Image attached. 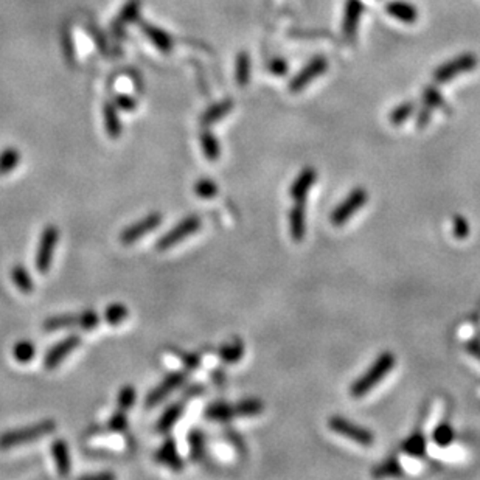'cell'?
Returning a JSON list of instances; mask_svg holds the SVG:
<instances>
[{
  "mask_svg": "<svg viewBox=\"0 0 480 480\" xmlns=\"http://www.w3.org/2000/svg\"><path fill=\"white\" fill-rule=\"evenodd\" d=\"M397 364V358L393 356L390 351H385V353H381L378 359L373 362V365L368 368V370L361 376V378L356 380L353 385L350 387V395L353 398H362L367 393H370L376 385H378L385 376H387L393 367Z\"/></svg>",
  "mask_w": 480,
  "mask_h": 480,
  "instance_id": "6da1fadb",
  "label": "cell"
},
{
  "mask_svg": "<svg viewBox=\"0 0 480 480\" xmlns=\"http://www.w3.org/2000/svg\"><path fill=\"white\" fill-rule=\"evenodd\" d=\"M55 431H56V422H53V419H42V422L22 427V429L4 432L0 435V449L6 451L16 447H21V444H27L33 440H38L42 439V437L53 434Z\"/></svg>",
  "mask_w": 480,
  "mask_h": 480,
  "instance_id": "7a4b0ae2",
  "label": "cell"
},
{
  "mask_svg": "<svg viewBox=\"0 0 480 480\" xmlns=\"http://www.w3.org/2000/svg\"><path fill=\"white\" fill-rule=\"evenodd\" d=\"M367 201H368L367 190H364V188L361 187L355 188V190H351L347 198L331 212L330 222L336 227L347 224L350 218L353 216L356 212L361 210Z\"/></svg>",
  "mask_w": 480,
  "mask_h": 480,
  "instance_id": "3957f363",
  "label": "cell"
},
{
  "mask_svg": "<svg viewBox=\"0 0 480 480\" xmlns=\"http://www.w3.org/2000/svg\"><path fill=\"white\" fill-rule=\"evenodd\" d=\"M202 227V219L198 215H192V216H187L185 219H182L179 222L177 226H174L171 230L162 236L157 244L156 249L157 251H168V249L174 247L177 243L184 241L188 236L194 235L198 230Z\"/></svg>",
  "mask_w": 480,
  "mask_h": 480,
  "instance_id": "277c9868",
  "label": "cell"
},
{
  "mask_svg": "<svg viewBox=\"0 0 480 480\" xmlns=\"http://www.w3.org/2000/svg\"><path fill=\"white\" fill-rule=\"evenodd\" d=\"M328 427L334 434H339L348 440H353L355 443L361 444V447H372L375 442V437L370 431L350 422V419L344 417H331L328 419Z\"/></svg>",
  "mask_w": 480,
  "mask_h": 480,
  "instance_id": "5b68a950",
  "label": "cell"
},
{
  "mask_svg": "<svg viewBox=\"0 0 480 480\" xmlns=\"http://www.w3.org/2000/svg\"><path fill=\"white\" fill-rule=\"evenodd\" d=\"M479 64V59L474 53H464L457 58L451 59V61L442 64L434 72V80L437 83H447L456 76L474 71Z\"/></svg>",
  "mask_w": 480,
  "mask_h": 480,
  "instance_id": "8992f818",
  "label": "cell"
},
{
  "mask_svg": "<svg viewBox=\"0 0 480 480\" xmlns=\"http://www.w3.org/2000/svg\"><path fill=\"white\" fill-rule=\"evenodd\" d=\"M58 239H59V230L55 226H47L42 230L36 252V268L41 273H47L50 271Z\"/></svg>",
  "mask_w": 480,
  "mask_h": 480,
  "instance_id": "52a82bcc",
  "label": "cell"
},
{
  "mask_svg": "<svg viewBox=\"0 0 480 480\" xmlns=\"http://www.w3.org/2000/svg\"><path fill=\"white\" fill-rule=\"evenodd\" d=\"M162 224V215L157 212L150 213L148 216L142 218L139 222H134L132 226L126 227L122 235H120V241L125 246H130L134 244L135 241H139L140 238H143L145 235H148L150 232H152L154 229H157Z\"/></svg>",
  "mask_w": 480,
  "mask_h": 480,
  "instance_id": "ba28073f",
  "label": "cell"
},
{
  "mask_svg": "<svg viewBox=\"0 0 480 480\" xmlns=\"http://www.w3.org/2000/svg\"><path fill=\"white\" fill-rule=\"evenodd\" d=\"M328 68V61L327 58L323 56H315L313 58L310 63H308L302 71H300L293 80L289 83V90L291 92H300L305 89L308 84H310L313 80H315L317 76L323 75Z\"/></svg>",
  "mask_w": 480,
  "mask_h": 480,
  "instance_id": "9c48e42d",
  "label": "cell"
},
{
  "mask_svg": "<svg viewBox=\"0 0 480 480\" xmlns=\"http://www.w3.org/2000/svg\"><path fill=\"white\" fill-rule=\"evenodd\" d=\"M80 344H81V338L78 336V334H71V336H67L61 342L55 344L44 356L46 370H53V368H56L64 361L68 353H72L75 348H78Z\"/></svg>",
  "mask_w": 480,
  "mask_h": 480,
  "instance_id": "30bf717a",
  "label": "cell"
},
{
  "mask_svg": "<svg viewBox=\"0 0 480 480\" xmlns=\"http://www.w3.org/2000/svg\"><path fill=\"white\" fill-rule=\"evenodd\" d=\"M185 378H187V376L182 372H176V373L168 375L167 378L162 381L156 389L151 390V393L147 397V400H145V405H147V407L157 406L159 402L164 401L171 392L176 390L181 384H184Z\"/></svg>",
  "mask_w": 480,
  "mask_h": 480,
  "instance_id": "8fae6325",
  "label": "cell"
},
{
  "mask_svg": "<svg viewBox=\"0 0 480 480\" xmlns=\"http://www.w3.org/2000/svg\"><path fill=\"white\" fill-rule=\"evenodd\" d=\"M362 13H364V4L361 0H347L344 10V21H342V33H344L345 39L348 41L355 39Z\"/></svg>",
  "mask_w": 480,
  "mask_h": 480,
  "instance_id": "7c38bea8",
  "label": "cell"
},
{
  "mask_svg": "<svg viewBox=\"0 0 480 480\" xmlns=\"http://www.w3.org/2000/svg\"><path fill=\"white\" fill-rule=\"evenodd\" d=\"M315 179H317V171L311 167L305 168L302 173H300L296 177V181L289 188V196L293 198L294 202H305L306 201L308 193H310L313 185L315 184Z\"/></svg>",
  "mask_w": 480,
  "mask_h": 480,
  "instance_id": "4fadbf2b",
  "label": "cell"
},
{
  "mask_svg": "<svg viewBox=\"0 0 480 480\" xmlns=\"http://www.w3.org/2000/svg\"><path fill=\"white\" fill-rule=\"evenodd\" d=\"M140 5H142V0H127V2L123 5L122 11L118 13L115 21L113 22V25H110V31H113L114 36L117 38L122 36L126 25H130L131 22L137 21V17H139V13H140Z\"/></svg>",
  "mask_w": 480,
  "mask_h": 480,
  "instance_id": "5bb4252c",
  "label": "cell"
},
{
  "mask_svg": "<svg viewBox=\"0 0 480 480\" xmlns=\"http://www.w3.org/2000/svg\"><path fill=\"white\" fill-rule=\"evenodd\" d=\"M289 232L294 241H302L306 234V212L305 202H296L289 213Z\"/></svg>",
  "mask_w": 480,
  "mask_h": 480,
  "instance_id": "9a60e30c",
  "label": "cell"
},
{
  "mask_svg": "<svg viewBox=\"0 0 480 480\" xmlns=\"http://www.w3.org/2000/svg\"><path fill=\"white\" fill-rule=\"evenodd\" d=\"M140 28L145 33V36H147L160 51L169 53V51L173 50V38H171L165 30H162L156 27V25H151L148 22H140Z\"/></svg>",
  "mask_w": 480,
  "mask_h": 480,
  "instance_id": "2e32d148",
  "label": "cell"
},
{
  "mask_svg": "<svg viewBox=\"0 0 480 480\" xmlns=\"http://www.w3.org/2000/svg\"><path fill=\"white\" fill-rule=\"evenodd\" d=\"M385 11L405 24H415L418 19L417 8L412 4L405 2V0H392V2L385 5Z\"/></svg>",
  "mask_w": 480,
  "mask_h": 480,
  "instance_id": "e0dca14e",
  "label": "cell"
},
{
  "mask_svg": "<svg viewBox=\"0 0 480 480\" xmlns=\"http://www.w3.org/2000/svg\"><path fill=\"white\" fill-rule=\"evenodd\" d=\"M156 460L176 471H179L184 466V461L181 457H179L176 442L173 439H167V442L162 444L159 451L156 452Z\"/></svg>",
  "mask_w": 480,
  "mask_h": 480,
  "instance_id": "ac0fdd59",
  "label": "cell"
},
{
  "mask_svg": "<svg viewBox=\"0 0 480 480\" xmlns=\"http://www.w3.org/2000/svg\"><path fill=\"white\" fill-rule=\"evenodd\" d=\"M51 456H53L56 471L59 476H68L71 473V456H68L67 443L63 439H58L51 444Z\"/></svg>",
  "mask_w": 480,
  "mask_h": 480,
  "instance_id": "d6986e66",
  "label": "cell"
},
{
  "mask_svg": "<svg viewBox=\"0 0 480 480\" xmlns=\"http://www.w3.org/2000/svg\"><path fill=\"white\" fill-rule=\"evenodd\" d=\"M232 109H234V101L232 100H229V98L222 100V101L216 103V105H213L212 108L205 110V113L201 117V125L204 127H209L212 125H215V123L219 122L221 118H224Z\"/></svg>",
  "mask_w": 480,
  "mask_h": 480,
  "instance_id": "ffe728a7",
  "label": "cell"
},
{
  "mask_svg": "<svg viewBox=\"0 0 480 480\" xmlns=\"http://www.w3.org/2000/svg\"><path fill=\"white\" fill-rule=\"evenodd\" d=\"M103 115H105V127L106 134L110 139H118L122 135V122L118 118V108L115 103H105V109H103Z\"/></svg>",
  "mask_w": 480,
  "mask_h": 480,
  "instance_id": "44dd1931",
  "label": "cell"
},
{
  "mask_svg": "<svg viewBox=\"0 0 480 480\" xmlns=\"http://www.w3.org/2000/svg\"><path fill=\"white\" fill-rule=\"evenodd\" d=\"M244 351H246V347L243 344V340L234 339L219 348V358H221V361L226 364H236L243 359Z\"/></svg>",
  "mask_w": 480,
  "mask_h": 480,
  "instance_id": "7402d4cb",
  "label": "cell"
},
{
  "mask_svg": "<svg viewBox=\"0 0 480 480\" xmlns=\"http://www.w3.org/2000/svg\"><path fill=\"white\" fill-rule=\"evenodd\" d=\"M184 409H185V406L182 405V402H174V405H171L169 407H167V410L164 414H162L159 423H157V431L159 432H168L171 427H173L179 422V418L182 417Z\"/></svg>",
  "mask_w": 480,
  "mask_h": 480,
  "instance_id": "603a6c76",
  "label": "cell"
},
{
  "mask_svg": "<svg viewBox=\"0 0 480 480\" xmlns=\"http://www.w3.org/2000/svg\"><path fill=\"white\" fill-rule=\"evenodd\" d=\"M199 140H201V148H202L205 159L210 162H216L221 156V147H219V142L216 137L213 135L209 130H204L199 135Z\"/></svg>",
  "mask_w": 480,
  "mask_h": 480,
  "instance_id": "cb8c5ba5",
  "label": "cell"
},
{
  "mask_svg": "<svg viewBox=\"0 0 480 480\" xmlns=\"http://www.w3.org/2000/svg\"><path fill=\"white\" fill-rule=\"evenodd\" d=\"M11 278H13V283L16 285V288L19 289L21 293H24V294L33 293V289H34L33 280H31V276L28 273V271L25 269V266L16 264L14 268L11 269Z\"/></svg>",
  "mask_w": 480,
  "mask_h": 480,
  "instance_id": "d4e9b609",
  "label": "cell"
},
{
  "mask_svg": "<svg viewBox=\"0 0 480 480\" xmlns=\"http://www.w3.org/2000/svg\"><path fill=\"white\" fill-rule=\"evenodd\" d=\"M205 415H207L209 419L212 422H230L234 419L235 412H234V405H226V402H215L205 410Z\"/></svg>",
  "mask_w": 480,
  "mask_h": 480,
  "instance_id": "484cf974",
  "label": "cell"
},
{
  "mask_svg": "<svg viewBox=\"0 0 480 480\" xmlns=\"http://www.w3.org/2000/svg\"><path fill=\"white\" fill-rule=\"evenodd\" d=\"M263 410H264V405L260 400H255V398H247L234 405L235 417H255V415H260Z\"/></svg>",
  "mask_w": 480,
  "mask_h": 480,
  "instance_id": "4316f807",
  "label": "cell"
},
{
  "mask_svg": "<svg viewBox=\"0 0 480 480\" xmlns=\"http://www.w3.org/2000/svg\"><path fill=\"white\" fill-rule=\"evenodd\" d=\"M236 72H235V78L239 88H244L247 85L249 80H251V56H249L247 51H241L236 58Z\"/></svg>",
  "mask_w": 480,
  "mask_h": 480,
  "instance_id": "83f0119b",
  "label": "cell"
},
{
  "mask_svg": "<svg viewBox=\"0 0 480 480\" xmlns=\"http://www.w3.org/2000/svg\"><path fill=\"white\" fill-rule=\"evenodd\" d=\"M73 325H78V314H61V315H53L50 317L42 325V328L46 331H58L63 328L73 327Z\"/></svg>",
  "mask_w": 480,
  "mask_h": 480,
  "instance_id": "f1b7e54d",
  "label": "cell"
},
{
  "mask_svg": "<svg viewBox=\"0 0 480 480\" xmlns=\"http://www.w3.org/2000/svg\"><path fill=\"white\" fill-rule=\"evenodd\" d=\"M426 447H427L426 437L423 434L417 432L414 435H410L409 439L402 443V451L407 452L409 456H412V457H422L424 456Z\"/></svg>",
  "mask_w": 480,
  "mask_h": 480,
  "instance_id": "f546056e",
  "label": "cell"
},
{
  "mask_svg": "<svg viewBox=\"0 0 480 480\" xmlns=\"http://www.w3.org/2000/svg\"><path fill=\"white\" fill-rule=\"evenodd\" d=\"M13 356L17 362L27 364L36 356V347H34L31 340L22 339L19 342H16V345L13 347Z\"/></svg>",
  "mask_w": 480,
  "mask_h": 480,
  "instance_id": "4dcf8cb0",
  "label": "cell"
},
{
  "mask_svg": "<svg viewBox=\"0 0 480 480\" xmlns=\"http://www.w3.org/2000/svg\"><path fill=\"white\" fill-rule=\"evenodd\" d=\"M21 154L16 148H5L0 152V176L10 174L11 171L19 165Z\"/></svg>",
  "mask_w": 480,
  "mask_h": 480,
  "instance_id": "1f68e13d",
  "label": "cell"
},
{
  "mask_svg": "<svg viewBox=\"0 0 480 480\" xmlns=\"http://www.w3.org/2000/svg\"><path fill=\"white\" fill-rule=\"evenodd\" d=\"M432 439L437 447L448 448L449 444L454 442V439H456V434H454V429L449 423H440L434 429Z\"/></svg>",
  "mask_w": 480,
  "mask_h": 480,
  "instance_id": "d6a6232c",
  "label": "cell"
},
{
  "mask_svg": "<svg viewBox=\"0 0 480 480\" xmlns=\"http://www.w3.org/2000/svg\"><path fill=\"white\" fill-rule=\"evenodd\" d=\"M127 315H130V311L123 303H113L106 308L105 311V320L106 323L113 325V327H117V325L123 323Z\"/></svg>",
  "mask_w": 480,
  "mask_h": 480,
  "instance_id": "836d02e7",
  "label": "cell"
},
{
  "mask_svg": "<svg viewBox=\"0 0 480 480\" xmlns=\"http://www.w3.org/2000/svg\"><path fill=\"white\" fill-rule=\"evenodd\" d=\"M414 110H415V103L414 101L401 103V105L393 109L392 113H390V115H389L390 125H393V126L402 125L410 115L414 114Z\"/></svg>",
  "mask_w": 480,
  "mask_h": 480,
  "instance_id": "e575fe53",
  "label": "cell"
},
{
  "mask_svg": "<svg viewBox=\"0 0 480 480\" xmlns=\"http://www.w3.org/2000/svg\"><path fill=\"white\" fill-rule=\"evenodd\" d=\"M194 194L201 199H213L218 194V185L209 177H202L193 187Z\"/></svg>",
  "mask_w": 480,
  "mask_h": 480,
  "instance_id": "d590c367",
  "label": "cell"
},
{
  "mask_svg": "<svg viewBox=\"0 0 480 480\" xmlns=\"http://www.w3.org/2000/svg\"><path fill=\"white\" fill-rule=\"evenodd\" d=\"M188 443H190V454L192 459L199 461L204 457V449H205V437L201 432V429H193L188 435Z\"/></svg>",
  "mask_w": 480,
  "mask_h": 480,
  "instance_id": "8d00e7d4",
  "label": "cell"
},
{
  "mask_svg": "<svg viewBox=\"0 0 480 480\" xmlns=\"http://www.w3.org/2000/svg\"><path fill=\"white\" fill-rule=\"evenodd\" d=\"M137 400V392H135V387H132V385H123L122 389H120L118 392V397H117V405H118V409H122V410H130L132 406H134V402Z\"/></svg>",
  "mask_w": 480,
  "mask_h": 480,
  "instance_id": "74e56055",
  "label": "cell"
},
{
  "mask_svg": "<svg viewBox=\"0 0 480 480\" xmlns=\"http://www.w3.org/2000/svg\"><path fill=\"white\" fill-rule=\"evenodd\" d=\"M402 466L400 465V461L395 459H390L382 464L381 466L376 468L373 471V476L375 477H387V476H402Z\"/></svg>",
  "mask_w": 480,
  "mask_h": 480,
  "instance_id": "f35d334b",
  "label": "cell"
},
{
  "mask_svg": "<svg viewBox=\"0 0 480 480\" xmlns=\"http://www.w3.org/2000/svg\"><path fill=\"white\" fill-rule=\"evenodd\" d=\"M423 103L426 108L429 109H437L444 105V101L442 98V93L440 90L435 88V85H429V88H426L423 92Z\"/></svg>",
  "mask_w": 480,
  "mask_h": 480,
  "instance_id": "ab89813d",
  "label": "cell"
},
{
  "mask_svg": "<svg viewBox=\"0 0 480 480\" xmlns=\"http://www.w3.org/2000/svg\"><path fill=\"white\" fill-rule=\"evenodd\" d=\"M78 325L83 330L90 331L100 325V315L93 310H85L81 314H78Z\"/></svg>",
  "mask_w": 480,
  "mask_h": 480,
  "instance_id": "60d3db41",
  "label": "cell"
},
{
  "mask_svg": "<svg viewBox=\"0 0 480 480\" xmlns=\"http://www.w3.org/2000/svg\"><path fill=\"white\" fill-rule=\"evenodd\" d=\"M109 429L110 431H115V432H123L127 429V417L126 412L122 409H118L117 412L113 414V417L109 418Z\"/></svg>",
  "mask_w": 480,
  "mask_h": 480,
  "instance_id": "b9f144b4",
  "label": "cell"
},
{
  "mask_svg": "<svg viewBox=\"0 0 480 480\" xmlns=\"http://www.w3.org/2000/svg\"><path fill=\"white\" fill-rule=\"evenodd\" d=\"M452 235L457 239H465L469 236V224L464 216L456 215L452 218Z\"/></svg>",
  "mask_w": 480,
  "mask_h": 480,
  "instance_id": "7bdbcfd3",
  "label": "cell"
},
{
  "mask_svg": "<svg viewBox=\"0 0 480 480\" xmlns=\"http://www.w3.org/2000/svg\"><path fill=\"white\" fill-rule=\"evenodd\" d=\"M115 106L122 110H126V113H132V110L137 109V101L134 97L127 95V93H118L115 97Z\"/></svg>",
  "mask_w": 480,
  "mask_h": 480,
  "instance_id": "ee69618b",
  "label": "cell"
},
{
  "mask_svg": "<svg viewBox=\"0 0 480 480\" xmlns=\"http://www.w3.org/2000/svg\"><path fill=\"white\" fill-rule=\"evenodd\" d=\"M63 46H64V55L68 63H73L75 59V46H73V38L71 31H64L63 34Z\"/></svg>",
  "mask_w": 480,
  "mask_h": 480,
  "instance_id": "f6af8a7d",
  "label": "cell"
},
{
  "mask_svg": "<svg viewBox=\"0 0 480 480\" xmlns=\"http://www.w3.org/2000/svg\"><path fill=\"white\" fill-rule=\"evenodd\" d=\"M268 71L273 75H286L288 73V63L283 58H273L268 64Z\"/></svg>",
  "mask_w": 480,
  "mask_h": 480,
  "instance_id": "bcb514c9",
  "label": "cell"
},
{
  "mask_svg": "<svg viewBox=\"0 0 480 480\" xmlns=\"http://www.w3.org/2000/svg\"><path fill=\"white\" fill-rule=\"evenodd\" d=\"M431 115H432V109L423 106V109L419 110V114L417 117V126L418 127H424L427 123H429Z\"/></svg>",
  "mask_w": 480,
  "mask_h": 480,
  "instance_id": "7dc6e473",
  "label": "cell"
},
{
  "mask_svg": "<svg viewBox=\"0 0 480 480\" xmlns=\"http://www.w3.org/2000/svg\"><path fill=\"white\" fill-rule=\"evenodd\" d=\"M179 358L182 359L184 364L188 367V368H196L199 365V359L196 358V356H192V355H185V353H179Z\"/></svg>",
  "mask_w": 480,
  "mask_h": 480,
  "instance_id": "c3c4849f",
  "label": "cell"
},
{
  "mask_svg": "<svg viewBox=\"0 0 480 480\" xmlns=\"http://www.w3.org/2000/svg\"><path fill=\"white\" fill-rule=\"evenodd\" d=\"M466 350H468V353H471L480 361V342L479 340H468Z\"/></svg>",
  "mask_w": 480,
  "mask_h": 480,
  "instance_id": "681fc988",
  "label": "cell"
},
{
  "mask_svg": "<svg viewBox=\"0 0 480 480\" xmlns=\"http://www.w3.org/2000/svg\"><path fill=\"white\" fill-rule=\"evenodd\" d=\"M83 479H114L113 473H95V474H88Z\"/></svg>",
  "mask_w": 480,
  "mask_h": 480,
  "instance_id": "f907efd6",
  "label": "cell"
}]
</instances>
